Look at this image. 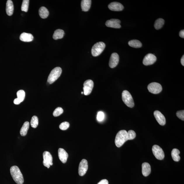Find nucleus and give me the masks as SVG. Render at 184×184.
<instances>
[{"label": "nucleus", "instance_id": "423d86ee", "mask_svg": "<svg viewBox=\"0 0 184 184\" xmlns=\"http://www.w3.org/2000/svg\"><path fill=\"white\" fill-rule=\"evenodd\" d=\"M153 155L156 158L159 160H162L164 158V153L162 148L157 145H154L152 148Z\"/></svg>", "mask_w": 184, "mask_h": 184}, {"label": "nucleus", "instance_id": "f704fd0d", "mask_svg": "<svg viewBox=\"0 0 184 184\" xmlns=\"http://www.w3.org/2000/svg\"><path fill=\"white\" fill-rule=\"evenodd\" d=\"M97 184H108V182L107 180L103 179L100 181Z\"/></svg>", "mask_w": 184, "mask_h": 184}, {"label": "nucleus", "instance_id": "aec40b11", "mask_svg": "<svg viewBox=\"0 0 184 184\" xmlns=\"http://www.w3.org/2000/svg\"><path fill=\"white\" fill-rule=\"evenodd\" d=\"M91 0H83L81 1V6L82 11L87 12L91 8Z\"/></svg>", "mask_w": 184, "mask_h": 184}, {"label": "nucleus", "instance_id": "393cba45", "mask_svg": "<svg viewBox=\"0 0 184 184\" xmlns=\"http://www.w3.org/2000/svg\"><path fill=\"white\" fill-rule=\"evenodd\" d=\"M129 46L132 48H138L142 46V44L140 41L137 40H133L128 42Z\"/></svg>", "mask_w": 184, "mask_h": 184}, {"label": "nucleus", "instance_id": "f03ea898", "mask_svg": "<svg viewBox=\"0 0 184 184\" xmlns=\"http://www.w3.org/2000/svg\"><path fill=\"white\" fill-rule=\"evenodd\" d=\"M128 140L127 132L125 130H120L117 133L116 136L115 143L116 146L120 147Z\"/></svg>", "mask_w": 184, "mask_h": 184}, {"label": "nucleus", "instance_id": "0eeeda50", "mask_svg": "<svg viewBox=\"0 0 184 184\" xmlns=\"http://www.w3.org/2000/svg\"><path fill=\"white\" fill-rule=\"evenodd\" d=\"M148 89L150 93L153 94H158L162 91V86L159 83L153 82L148 85Z\"/></svg>", "mask_w": 184, "mask_h": 184}, {"label": "nucleus", "instance_id": "7ed1b4c3", "mask_svg": "<svg viewBox=\"0 0 184 184\" xmlns=\"http://www.w3.org/2000/svg\"><path fill=\"white\" fill-rule=\"evenodd\" d=\"M62 71V69L59 67H55L52 70L48 76V82L50 84H52L54 82L60 77Z\"/></svg>", "mask_w": 184, "mask_h": 184}, {"label": "nucleus", "instance_id": "c756f323", "mask_svg": "<svg viewBox=\"0 0 184 184\" xmlns=\"http://www.w3.org/2000/svg\"><path fill=\"white\" fill-rule=\"evenodd\" d=\"M63 112V110L62 108L58 107L56 108L53 112V115L54 117H58L61 115Z\"/></svg>", "mask_w": 184, "mask_h": 184}, {"label": "nucleus", "instance_id": "f3484780", "mask_svg": "<svg viewBox=\"0 0 184 184\" xmlns=\"http://www.w3.org/2000/svg\"><path fill=\"white\" fill-rule=\"evenodd\" d=\"M151 169L150 164L148 163L145 162L142 165V173L145 177L148 176L151 173Z\"/></svg>", "mask_w": 184, "mask_h": 184}, {"label": "nucleus", "instance_id": "f257e3e1", "mask_svg": "<svg viewBox=\"0 0 184 184\" xmlns=\"http://www.w3.org/2000/svg\"><path fill=\"white\" fill-rule=\"evenodd\" d=\"M10 173L14 181L18 184H22L24 180L20 169L16 166H13L10 169Z\"/></svg>", "mask_w": 184, "mask_h": 184}, {"label": "nucleus", "instance_id": "2eb2a0df", "mask_svg": "<svg viewBox=\"0 0 184 184\" xmlns=\"http://www.w3.org/2000/svg\"><path fill=\"white\" fill-rule=\"evenodd\" d=\"M109 9L113 11H122L124 8V6L121 4L117 2H112L108 5Z\"/></svg>", "mask_w": 184, "mask_h": 184}, {"label": "nucleus", "instance_id": "c85d7f7f", "mask_svg": "<svg viewBox=\"0 0 184 184\" xmlns=\"http://www.w3.org/2000/svg\"><path fill=\"white\" fill-rule=\"evenodd\" d=\"M17 96L18 99L22 102L24 101L25 98V92L23 90H20L17 92Z\"/></svg>", "mask_w": 184, "mask_h": 184}, {"label": "nucleus", "instance_id": "4468645a", "mask_svg": "<svg viewBox=\"0 0 184 184\" xmlns=\"http://www.w3.org/2000/svg\"><path fill=\"white\" fill-rule=\"evenodd\" d=\"M154 115L155 119L160 125H165L166 124L165 118L160 112L158 110H155L154 112Z\"/></svg>", "mask_w": 184, "mask_h": 184}, {"label": "nucleus", "instance_id": "6e6552de", "mask_svg": "<svg viewBox=\"0 0 184 184\" xmlns=\"http://www.w3.org/2000/svg\"><path fill=\"white\" fill-rule=\"evenodd\" d=\"M43 156L44 158L43 164L45 167L48 169L51 166L53 165L52 155L48 151H45L43 153Z\"/></svg>", "mask_w": 184, "mask_h": 184}, {"label": "nucleus", "instance_id": "2f4dec72", "mask_svg": "<svg viewBox=\"0 0 184 184\" xmlns=\"http://www.w3.org/2000/svg\"><path fill=\"white\" fill-rule=\"evenodd\" d=\"M70 124L68 122H64L61 124L59 125V128L61 130H65L69 128Z\"/></svg>", "mask_w": 184, "mask_h": 184}, {"label": "nucleus", "instance_id": "cd10ccee", "mask_svg": "<svg viewBox=\"0 0 184 184\" xmlns=\"http://www.w3.org/2000/svg\"><path fill=\"white\" fill-rule=\"evenodd\" d=\"M29 0H24L22 1L21 6L22 11L27 12L28 11L29 5Z\"/></svg>", "mask_w": 184, "mask_h": 184}, {"label": "nucleus", "instance_id": "5701e85b", "mask_svg": "<svg viewBox=\"0 0 184 184\" xmlns=\"http://www.w3.org/2000/svg\"><path fill=\"white\" fill-rule=\"evenodd\" d=\"M39 14L42 18H46L48 17L49 15V11L48 9L45 7H41L39 10Z\"/></svg>", "mask_w": 184, "mask_h": 184}, {"label": "nucleus", "instance_id": "dca6fc26", "mask_svg": "<svg viewBox=\"0 0 184 184\" xmlns=\"http://www.w3.org/2000/svg\"><path fill=\"white\" fill-rule=\"evenodd\" d=\"M58 155L59 159L61 162L65 163L67 162L68 155L64 149L60 148L58 149Z\"/></svg>", "mask_w": 184, "mask_h": 184}, {"label": "nucleus", "instance_id": "4be33fe9", "mask_svg": "<svg viewBox=\"0 0 184 184\" xmlns=\"http://www.w3.org/2000/svg\"><path fill=\"white\" fill-rule=\"evenodd\" d=\"M65 34L64 31L62 29H58L55 31L53 35V38L54 40H57L63 38Z\"/></svg>", "mask_w": 184, "mask_h": 184}, {"label": "nucleus", "instance_id": "9d476101", "mask_svg": "<svg viewBox=\"0 0 184 184\" xmlns=\"http://www.w3.org/2000/svg\"><path fill=\"white\" fill-rule=\"evenodd\" d=\"M88 169V162L86 159H83L81 161L79 164L78 169L79 175L81 176L84 175L86 173Z\"/></svg>", "mask_w": 184, "mask_h": 184}, {"label": "nucleus", "instance_id": "412c9836", "mask_svg": "<svg viewBox=\"0 0 184 184\" xmlns=\"http://www.w3.org/2000/svg\"><path fill=\"white\" fill-rule=\"evenodd\" d=\"M29 122L26 121L24 122L20 131V134L22 136H26L27 134L28 130L29 129Z\"/></svg>", "mask_w": 184, "mask_h": 184}, {"label": "nucleus", "instance_id": "a878e982", "mask_svg": "<svg viewBox=\"0 0 184 184\" xmlns=\"http://www.w3.org/2000/svg\"><path fill=\"white\" fill-rule=\"evenodd\" d=\"M164 24V20L162 18H159L155 21L154 27L155 29L158 30L162 27Z\"/></svg>", "mask_w": 184, "mask_h": 184}, {"label": "nucleus", "instance_id": "72a5a7b5", "mask_svg": "<svg viewBox=\"0 0 184 184\" xmlns=\"http://www.w3.org/2000/svg\"><path fill=\"white\" fill-rule=\"evenodd\" d=\"M104 114L103 112H98L97 116V119L99 121H101L104 119Z\"/></svg>", "mask_w": 184, "mask_h": 184}, {"label": "nucleus", "instance_id": "6ab92c4d", "mask_svg": "<svg viewBox=\"0 0 184 184\" xmlns=\"http://www.w3.org/2000/svg\"><path fill=\"white\" fill-rule=\"evenodd\" d=\"M14 11V5L11 0H8L6 3V11L7 15L11 16Z\"/></svg>", "mask_w": 184, "mask_h": 184}, {"label": "nucleus", "instance_id": "ddd939ff", "mask_svg": "<svg viewBox=\"0 0 184 184\" xmlns=\"http://www.w3.org/2000/svg\"><path fill=\"white\" fill-rule=\"evenodd\" d=\"M120 20L116 19H112L107 20L105 25L107 27L114 28H119L121 27L120 23Z\"/></svg>", "mask_w": 184, "mask_h": 184}, {"label": "nucleus", "instance_id": "20e7f679", "mask_svg": "<svg viewBox=\"0 0 184 184\" xmlns=\"http://www.w3.org/2000/svg\"><path fill=\"white\" fill-rule=\"evenodd\" d=\"M122 98L123 101L127 106L130 108L134 107V100L129 92L126 90L123 91Z\"/></svg>", "mask_w": 184, "mask_h": 184}, {"label": "nucleus", "instance_id": "f8f14e48", "mask_svg": "<svg viewBox=\"0 0 184 184\" xmlns=\"http://www.w3.org/2000/svg\"><path fill=\"white\" fill-rule=\"evenodd\" d=\"M119 56L117 53H112L110 56L109 65L110 68H113L117 66L119 62Z\"/></svg>", "mask_w": 184, "mask_h": 184}, {"label": "nucleus", "instance_id": "e433bc0d", "mask_svg": "<svg viewBox=\"0 0 184 184\" xmlns=\"http://www.w3.org/2000/svg\"><path fill=\"white\" fill-rule=\"evenodd\" d=\"M179 36L181 37V38H184V30H183L180 31L179 32Z\"/></svg>", "mask_w": 184, "mask_h": 184}, {"label": "nucleus", "instance_id": "473e14b6", "mask_svg": "<svg viewBox=\"0 0 184 184\" xmlns=\"http://www.w3.org/2000/svg\"><path fill=\"white\" fill-rule=\"evenodd\" d=\"M176 115L177 117L182 120H184V110H182L180 111L177 112Z\"/></svg>", "mask_w": 184, "mask_h": 184}, {"label": "nucleus", "instance_id": "a211bd4d", "mask_svg": "<svg viewBox=\"0 0 184 184\" xmlns=\"http://www.w3.org/2000/svg\"><path fill=\"white\" fill-rule=\"evenodd\" d=\"M20 38L22 41L30 42L33 40L34 37L31 34L23 32L20 34Z\"/></svg>", "mask_w": 184, "mask_h": 184}, {"label": "nucleus", "instance_id": "9b49d317", "mask_svg": "<svg viewBox=\"0 0 184 184\" xmlns=\"http://www.w3.org/2000/svg\"><path fill=\"white\" fill-rule=\"evenodd\" d=\"M157 60V57L154 55L149 53L145 56L143 63L145 65H152Z\"/></svg>", "mask_w": 184, "mask_h": 184}, {"label": "nucleus", "instance_id": "7c9ffc66", "mask_svg": "<svg viewBox=\"0 0 184 184\" xmlns=\"http://www.w3.org/2000/svg\"><path fill=\"white\" fill-rule=\"evenodd\" d=\"M128 140H132L136 138V134L134 131L130 130L127 132Z\"/></svg>", "mask_w": 184, "mask_h": 184}, {"label": "nucleus", "instance_id": "39448f33", "mask_svg": "<svg viewBox=\"0 0 184 184\" xmlns=\"http://www.w3.org/2000/svg\"><path fill=\"white\" fill-rule=\"evenodd\" d=\"M105 47V44L103 42H99L96 43L92 47L91 54L94 57H97L103 52Z\"/></svg>", "mask_w": 184, "mask_h": 184}, {"label": "nucleus", "instance_id": "bb28decb", "mask_svg": "<svg viewBox=\"0 0 184 184\" xmlns=\"http://www.w3.org/2000/svg\"><path fill=\"white\" fill-rule=\"evenodd\" d=\"M39 124L38 118L37 117L34 116L32 117L31 120V125L33 128H36L37 127Z\"/></svg>", "mask_w": 184, "mask_h": 184}, {"label": "nucleus", "instance_id": "1a4fd4ad", "mask_svg": "<svg viewBox=\"0 0 184 184\" xmlns=\"http://www.w3.org/2000/svg\"><path fill=\"white\" fill-rule=\"evenodd\" d=\"M84 93L86 96L90 95L91 93L93 87L94 83L91 79L86 81L83 84Z\"/></svg>", "mask_w": 184, "mask_h": 184}, {"label": "nucleus", "instance_id": "c9c22d12", "mask_svg": "<svg viewBox=\"0 0 184 184\" xmlns=\"http://www.w3.org/2000/svg\"><path fill=\"white\" fill-rule=\"evenodd\" d=\"M21 102L20 101V100L18 99V98H16L14 100V104H16V105H18V104H20V103H21Z\"/></svg>", "mask_w": 184, "mask_h": 184}, {"label": "nucleus", "instance_id": "58836bf2", "mask_svg": "<svg viewBox=\"0 0 184 184\" xmlns=\"http://www.w3.org/2000/svg\"><path fill=\"white\" fill-rule=\"evenodd\" d=\"M84 93L83 92H81V94H83Z\"/></svg>", "mask_w": 184, "mask_h": 184}, {"label": "nucleus", "instance_id": "b1692460", "mask_svg": "<svg viewBox=\"0 0 184 184\" xmlns=\"http://www.w3.org/2000/svg\"><path fill=\"white\" fill-rule=\"evenodd\" d=\"M180 151L177 149H173L171 151V155L174 161L178 162L180 159V157L179 155Z\"/></svg>", "mask_w": 184, "mask_h": 184}, {"label": "nucleus", "instance_id": "4c0bfd02", "mask_svg": "<svg viewBox=\"0 0 184 184\" xmlns=\"http://www.w3.org/2000/svg\"><path fill=\"white\" fill-rule=\"evenodd\" d=\"M181 63L182 65L184 66V55L182 56L181 59Z\"/></svg>", "mask_w": 184, "mask_h": 184}]
</instances>
